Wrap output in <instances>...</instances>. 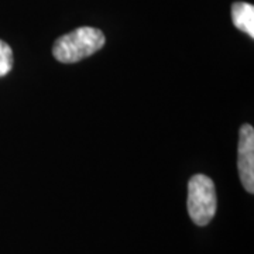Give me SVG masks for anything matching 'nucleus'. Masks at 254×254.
<instances>
[{
	"instance_id": "obj_1",
	"label": "nucleus",
	"mask_w": 254,
	"mask_h": 254,
	"mask_svg": "<svg viewBox=\"0 0 254 254\" xmlns=\"http://www.w3.org/2000/svg\"><path fill=\"white\" fill-rule=\"evenodd\" d=\"M105 34L99 28L79 27L60 37L55 41L53 54L55 60L64 64H73L91 57L105 46Z\"/></svg>"
},
{
	"instance_id": "obj_5",
	"label": "nucleus",
	"mask_w": 254,
	"mask_h": 254,
	"mask_svg": "<svg viewBox=\"0 0 254 254\" xmlns=\"http://www.w3.org/2000/svg\"><path fill=\"white\" fill-rule=\"evenodd\" d=\"M13 68V51L4 41L0 40V76H4Z\"/></svg>"
},
{
	"instance_id": "obj_4",
	"label": "nucleus",
	"mask_w": 254,
	"mask_h": 254,
	"mask_svg": "<svg viewBox=\"0 0 254 254\" xmlns=\"http://www.w3.org/2000/svg\"><path fill=\"white\" fill-rule=\"evenodd\" d=\"M232 20L235 27L254 38V6L246 1H236L232 6Z\"/></svg>"
},
{
	"instance_id": "obj_2",
	"label": "nucleus",
	"mask_w": 254,
	"mask_h": 254,
	"mask_svg": "<svg viewBox=\"0 0 254 254\" xmlns=\"http://www.w3.org/2000/svg\"><path fill=\"white\" fill-rule=\"evenodd\" d=\"M188 213L198 226H206L216 213V190L213 181L196 174L188 182Z\"/></svg>"
},
{
	"instance_id": "obj_3",
	"label": "nucleus",
	"mask_w": 254,
	"mask_h": 254,
	"mask_svg": "<svg viewBox=\"0 0 254 254\" xmlns=\"http://www.w3.org/2000/svg\"><path fill=\"white\" fill-rule=\"evenodd\" d=\"M239 174L240 181L249 193L254 192V128L243 125L239 137Z\"/></svg>"
}]
</instances>
